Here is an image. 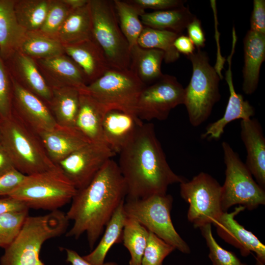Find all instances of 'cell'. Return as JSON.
I'll use <instances>...</instances> for the list:
<instances>
[{"label": "cell", "instance_id": "obj_1", "mask_svg": "<svg viewBox=\"0 0 265 265\" xmlns=\"http://www.w3.org/2000/svg\"><path fill=\"white\" fill-rule=\"evenodd\" d=\"M119 154L127 200L165 194L170 185L186 180L170 168L152 123H143Z\"/></svg>", "mask_w": 265, "mask_h": 265}, {"label": "cell", "instance_id": "obj_2", "mask_svg": "<svg viewBox=\"0 0 265 265\" xmlns=\"http://www.w3.org/2000/svg\"><path fill=\"white\" fill-rule=\"evenodd\" d=\"M126 195V185L118 164L110 159L90 183L77 190L73 197L66 213L73 225L66 236L78 239L86 233L92 249Z\"/></svg>", "mask_w": 265, "mask_h": 265}, {"label": "cell", "instance_id": "obj_3", "mask_svg": "<svg viewBox=\"0 0 265 265\" xmlns=\"http://www.w3.org/2000/svg\"><path fill=\"white\" fill-rule=\"evenodd\" d=\"M69 220L59 210L26 218L18 235L0 259V265H45L40 258L43 243L67 230Z\"/></svg>", "mask_w": 265, "mask_h": 265}, {"label": "cell", "instance_id": "obj_4", "mask_svg": "<svg viewBox=\"0 0 265 265\" xmlns=\"http://www.w3.org/2000/svg\"><path fill=\"white\" fill-rule=\"evenodd\" d=\"M0 143L14 167L25 175L54 167L37 133L17 116L0 120Z\"/></svg>", "mask_w": 265, "mask_h": 265}, {"label": "cell", "instance_id": "obj_5", "mask_svg": "<svg viewBox=\"0 0 265 265\" xmlns=\"http://www.w3.org/2000/svg\"><path fill=\"white\" fill-rule=\"evenodd\" d=\"M77 189L57 165L46 171L26 175L8 197L28 209L53 211L72 201Z\"/></svg>", "mask_w": 265, "mask_h": 265}, {"label": "cell", "instance_id": "obj_6", "mask_svg": "<svg viewBox=\"0 0 265 265\" xmlns=\"http://www.w3.org/2000/svg\"><path fill=\"white\" fill-rule=\"evenodd\" d=\"M187 57L191 62L192 73L190 81L185 88L183 105L190 124L198 127L209 118L213 106L220 99V78L210 64L206 52L197 49Z\"/></svg>", "mask_w": 265, "mask_h": 265}, {"label": "cell", "instance_id": "obj_7", "mask_svg": "<svg viewBox=\"0 0 265 265\" xmlns=\"http://www.w3.org/2000/svg\"><path fill=\"white\" fill-rule=\"evenodd\" d=\"M145 86L130 69L110 68L80 91L91 96L106 112L116 110L136 115L138 100Z\"/></svg>", "mask_w": 265, "mask_h": 265}, {"label": "cell", "instance_id": "obj_8", "mask_svg": "<svg viewBox=\"0 0 265 265\" xmlns=\"http://www.w3.org/2000/svg\"><path fill=\"white\" fill-rule=\"evenodd\" d=\"M93 38L111 68L130 69L131 48L119 26L113 1L89 0Z\"/></svg>", "mask_w": 265, "mask_h": 265}, {"label": "cell", "instance_id": "obj_9", "mask_svg": "<svg viewBox=\"0 0 265 265\" xmlns=\"http://www.w3.org/2000/svg\"><path fill=\"white\" fill-rule=\"evenodd\" d=\"M172 203L171 195L157 194L143 199L126 200L124 210L127 217L135 219L175 249L189 253V247L177 232L172 222Z\"/></svg>", "mask_w": 265, "mask_h": 265}, {"label": "cell", "instance_id": "obj_10", "mask_svg": "<svg viewBox=\"0 0 265 265\" xmlns=\"http://www.w3.org/2000/svg\"><path fill=\"white\" fill-rule=\"evenodd\" d=\"M225 180L222 186L221 206L224 212L238 204L252 210L265 204V189L253 178L252 175L238 154L226 141L222 142Z\"/></svg>", "mask_w": 265, "mask_h": 265}, {"label": "cell", "instance_id": "obj_11", "mask_svg": "<svg viewBox=\"0 0 265 265\" xmlns=\"http://www.w3.org/2000/svg\"><path fill=\"white\" fill-rule=\"evenodd\" d=\"M180 194L189 204L188 220L195 228L213 224L224 212L221 206L222 186L205 172L180 184Z\"/></svg>", "mask_w": 265, "mask_h": 265}, {"label": "cell", "instance_id": "obj_12", "mask_svg": "<svg viewBox=\"0 0 265 265\" xmlns=\"http://www.w3.org/2000/svg\"><path fill=\"white\" fill-rule=\"evenodd\" d=\"M185 88L176 78L163 75L142 90L137 104L136 114L140 120H166L177 106L183 105Z\"/></svg>", "mask_w": 265, "mask_h": 265}, {"label": "cell", "instance_id": "obj_13", "mask_svg": "<svg viewBox=\"0 0 265 265\" xmlns=\"http://www.w3.org/2000/svg\"><path fill=\"white\" fill-rule=\"evenodd\" d=\"M115 155L106 144L90 142L56 165L78 190L87 186L104 164Z\"/></svg>", "mask_w": 265, "mask_h": 265}, {"label": "cell", "instance_id": "obj_14", "mask_svg": "<svg viewBox=\"0 0 265 265\" xmlns=\"http://www.w3.org/2000/svg\"><path fill=\"white\" fill-rule=\"evenodd\" d=\"M12 81V113L36 133L55 127L57 124L49 106L40 98L21 86L13 79Z\"/></svg>", "mask_w": 265, "mask_h": 265}, {"label": "cell", "instance_id": "obj_15", "mask_svg": "<svg viewBox=\"0 0 265 265\" xmlns=\"http://www.w3.org/2000/svg\"><path fill=\"white\" fill-rule=\"evenodd\" d=\"M239 205L230 213L224 212L213 223L218 236L227 243L239 249L243 256L254 252L257 255V265H264L265 246L251 232L246 230L235 219L245 210Z\"/></svg>", "mask_w": 265, "mask_h": 265}, {"label": "cell", "instance_id": "obj_16", "mask_svg": "<svg viewBox=\"0 0 265 265\" xmlns=\"http://www.w3.org/2000/svg\"><path fill=\"white\" fill-rule=\"evenodd\" d=\"M35 61L41 74L52 89L71 87L81 90L88 85L81 68L65 53Z\"/></svg>", "mask_w": 265, "mask_h": 265}, {"label": "cell", "instance_id": "obj_17", "mask_svg": "<svg viewBox=\"0 0 265 265\" xmlns=\"http://www.w3.org/2000/svg\"><path fill=\"white\" fill-rule=\"evenodd\" d=\"M4 62L15 81L49 106L52 98V89L44 79L34 59L18 51Z\"/></svg>", "mask_w": 265, "mask_h": 265}, {"label": "cell", "instance_id": "obj_18", "mask_svg": "<svg viewBox=\"0 0 265 265\" xmlns=\"http://www.w3.org/2000/svg\"><path fill=\"white\" fill-rule=\"evenodd\" d=\"M232 48L231 53L227 61L229 67L226 72V80L227 83L230 96L228 102L222 117L218 120L209 124L201 135L203 139L217 140L219 139L224 132L225 127L230 122L238 119L248 120L255 114V109L242 96L235 91L231 70L232 58L235 52Z\"/></svg>", "mask_w": 265, "mask_h": 265}, {"label": "cell", "instance_id": "obj_19", "mask_svg": "<svg viewBox=\"0 0 265 265\" xmlns=\"http://www.w3.org/2000/svg\"><path fill=\"white\" fill-rule=\"evenodd\" d=\"M240 137L246 150L245 165L263 188L265 187V137L258 120H241Z\"/></svg>", "mask_w": 265, "mask_h": 265}, {"label": "cell", "instance_id": "obj_20", "mask_svg": "<svg viewBox=\"0 0 265 265\" xmlns=\"http://www.w3.org/2000/svg\"><path fill=\"white\" fill-rule=\"evenodd\" d=\"M51 160L57 164L90 142L75 128L57 125L37 132Z\"/></svg>", "mask_w": 265, "mask_h": 265}, {"label": "cell", "instance_id": "obj_21", "mask_svg": "<svg viewBox=\"0 0 265 265\" xmlns=\"http://www.w3.org/2000/svg\"><path fill=\"white\" fill-rule=\"evenodd\" d=\"M143 124L136 115L116 110L107 111L103 123L106 143L115 154H119L131 141Z\"/></svg>", "mask_w": 265, "mask_h": 265}, {"label": "cell", "instance_id": "obj_22", "mask_svg": "<svg viewBox=\"0 0 265 265\" xmlns=\"http://www.w3.org/2000/svg\"><path fill=\"white\" fill-rule=\"evenodd\" d=\"M64 46V53L83 71L88 84L110 68L105 54L94 38Z\"/></svg>", "mask_w": 265, "mask_h": 265}, {"label": "cell", "instance_id": "obj_23", "mask_svg": "<svg viewBox=\"0 0 265 265\" xmlns=\"http://www.w3.org/2000/svg\"><path fill=\"white\" fill-rule=\"evenodd\" d=\"M242 90L247 95L257 89L261 66L265 59V34L250 29L243 40Z\"/></svg>", "mask_w": 265, "mask_h": 265}, {"label": "cell", "instance_id": "obj_24", "mask_svg": "<svg viewBox=\"0 0 265 265\" xmlns=\"http://www.w3.org/2000/svg\"><path fill=\"white\" fill-rule=\"evenodd\" d=\"M106 112L105 108L94 98L80 90L79 108L75 128L90 142L107 145L103 130V120Z\"/></svg>", "mask_w": 265, "mask_h": 265}, {"label": "cell", "instance_id": "obj_25", "mask_svg": "<svg viewBox=\"0 0 265 265\" xmlns=\"http://www.w3.org/2000/svg\"><path fill=\"white\" fill-rule=\"evenodd\" d=\"M14 2L0 0V55L4 61L19 50L27 32L17 21Z\"/></svg>", "mask_w": 265, "mask_h": 265}, {"label": "cell", "instance_id": "obj_26", "mask_svg": "<svg viewBox=\"0 0 265 265\" xmlns=\"http://www.w3.org/2000/svg\"><path fill=\"white\" fill-rule=\"evenodd\" d=\"M57 38L63 45L75 44L93 38L89 1L86 5L71 11Z\"/></svg>", "mask_w": 265, "mask_h": 265}, {"label": "cell", "instance_id": "obj_27", "mask_svg": "<svg viewBox=\"0 0 265 265\" xmlns=\"http://www.w3.org/2000/svg\"><path fill=\"white\" fill-rule=\"evenodd\" d=\"M164 57L161 50L145 49L136 45L131 49L130 69L145 85L152 83L163 75L161 65Z\"/></svg>", "mask_w": 265, "mask_h": 265}, {"label": "cell", "instance_id": "obj_28", "mask_svg": "<svg viewBox=\"0 0 265 265\" xmlns=\"http://www.w3.org/2000/svg\"><path fill=\"white\" fill-rule=\"evenodd\" d=\"M53 96L49 105L57 125L75 128L78 115L80 90L71 87L52 89Z\"/></svg>", "mask_w": 265, "mask_h": 265}, {"label": "cell", "instance_id": "obj_29", "mask_svg": "<svg viewBox=\"0 0 265 265\" xmlns=\"http://www.w3.org/2000/svg\"><path fill=\"white\" fill-rule=\"evenodd\" d=\"M196 16L184 5L174 9L144 13L140 20L144 26L167 30L181 34Z\"/></svg>", "mask_w": 265, "mask_h": 265}, {"label": "cell", "instance_id": "obj_30", "mask_svg": "<svg viewBox=\"0 0 265 265\" xmlns=\"http://www.w3.org/2000/svg\"><path fill=\"white\" fill-rule=\"evenodd\" d=\"M123 202L106 224L104 234L97 246L83 258L93 265H103L106 255L115 243L122 241L123 230L127 215Z\"/></svg>", "mask_w": 265, "mask_h": 265}, {"label": "cell", "instance_id": "obj_31", "mask_svg": "<svg viewBox=\"0 0 265 265\" xmlns=\"http://www.w3.org/2000/svg\"><path fill=\"white\" fill-rule=\"evenodd\" d=\"M19 51L34 60L49 58L65 53L64 46L57 38L40 30L27 31Z\"/></svg>", "mask_w": 265, "mask_h": 265}, {"label": "cell", "instance_id": "obj_32", "mask_svg": "<svg viewBox=\"0 0 265 265\" xmlns=\"http://www.w3.org/2000/svg\"><path fill=\"white\" fill-rule=\"evenodd\" d=\"M120 29L130 48L137 45L138 39L144 26L140 16L145 10L129 0H113Z\"/></svg>", "mask_w": 265, "mask_h": 265}, {"label": "cell", "instance_id": "obj_33", "mask_svg": "<svg viewBox=\"0 0 265 265\" xmlns=\"http://www.w3.org/2000/svg\"><path fill=\"white\" fill-rule=\"evenodd\" d=\"M179 35L170 30L144 26L138 39L137 45L143 48L163 51L165 62L170 63L176 61L180 57V53L173 45L175 40Z\"/></svg>", "mask_w": 265, "mask_h": 265}, {"label": "cell", "instance_id": "obj_34", "mask_svg": "<svg viewBox=\"0 0 265 265\" xmlns=\"http://www.w3.org/2000/svg\"><path fill=\"white\" fill-rule=\"evenodd\" d=\"M50 0H15L14 9L20 25L26 31L39 30L45 19Z\"/></svg>", "mask_w": 265, "mask_h": 265}, {"label": "cell", "instance_id": "obj_35", "mask_svg": "<svg viewBox=\"0 0 265 265\" xmlns=\"http://www.w3.org/2000/svg\"><path fill=\"white\" fill-rule=\"evenodd\" d=\"M149 235V231L138 221L127 216L122 241L131 255L129 265H141Z\"/></svg>", "mask_w": 265, "mask_h": 265}, {"label": "cell", "instance_id": "obj_36", "mask_svg": "<svg viewBox=\"0 0 265 265\" xmlns=\"http://www.w3.org/2000/svg\"><path fill=\"white\" fill-rule=\"evenodd\" d=\"M72 10L64 0H50L45 19L39 30L57 38L60 29Z\"/></svg>", "mask_w": 265, "mask_h": 265}, {"label": "cell", "instance_id": "obj_37", "mask_svg": "<svg viewBox=\"0 0 265 265\" xmlns=\"http://www.w3.org/2000/svg\"><path fill=\"white\" fill-rule=\"evenodd\" d=\"M28 210L8 212L0 214V247L9 246L18 235Z\"/></svg>", "mask_w": 265, "mask_h": 265}, {"label": "cell", "instance_id": "obj_38", "mask_svg": "<svg viewBox=\"0 0 265 265\" xmlns=\"http://www.w3.org/2000/svg\"><path fill=\"white\" fill-rule=\"evenodd\" d=\"M200 229L210 249L209 257L213 265H241L240 260L235 254L223 249L216 241L212 236L211 224H206Z\"/></svg>", "mask_w": 265, "mask_h": 265}, {"label": "cell", "instance_id": "obj_39", "mask_svg": "<svg viewBox=\"0 0 265 265\" xmlns=\"http://www.w3.org/2000/svg\"><path fill=\"white\" fill-rule=\"evenodd\" d=\"M175 249L173 246L149 232L141 265H162L165 258Z\"/></svg>", "mask_w": 265, "mask_h": 265}, {"label": "cell", "instance_id": "obj_40", "mask_svg": "<svg viewBox=\"0 0 265 265\" xmlns=\"http://www.w3.org/2000/svg\"><path fill=\"white\" fill-rule=\"evenodd\" d=\"M13 81L3 59L0 55V120L12 114Z\"/></svg>", "mask_w": 265, "mask_h": 265}, {"label": "cell", "instance_id": "obj_41", "mask_svg": "<svg viewBox=\"0 0 265 265\" xmlns=\"http://www.w3.org/2000/svg\"><path fill=\"white\" fill-rule=\"evenodd\" d=\"M26 175L13 168L0 174V198L8 196L22 183Z\"/></svg>", "mask_w": 265, "mask_h": 265}, {"label": "cell", "instance_id": "obj_42", "mask_svg": "<svg viewBox=\"0 0 265 265\" xmlns=\"http://www.w3.org/2000/svg\"><path fill=\"white\" fill-rule=\"evenodd\" d=\"M129 1L144 10L149 8L155 10V11L180 7L184 6L186 1L182 0H131Z\"/></svg>", "mask_w": 265, "mask_h": 265}, {"label": "cell", "instance_id": "obj_43", "mask_svg": "<svg viewBox=\"0 0 265 265\" xmlns=\"http://www.w3.org/2000/svg\"><path fill=\"white\" fill-rule=\"evenodd\" d=\"M250 29L265 34V0H254L250 20Z\"/></svg>", "mask_w": 265, "mask_h": 265}, {"label": "cell", "instance_id": "obj_44", "mask_svg": "<svg viewBox=\"0 0 265 265\" xmlns=\"http://www.w3.org/2000/svg\"><path fill=\"white\" fill-rule=\"evenodd\" d=\"M188 37L197 49L204 47L206 38L201 21L195 17L186 27Z\"/></svg>", "mask_w": 265, "mask_h": 265}, {"label": "cell", "instance_id": "obj_45", "mask_svg": "<svg viewBox=\"0 0 265 265\" xmlns=\"http://www.w3.org/2000/svg\"><path fill=\"white\" fill-rule=\"evenodd\" d=\"M173 45L177 51L187 56L195 52V46L188 36L180 34L175 40Z\"/></svg>", "mask_w": 265, "mask_h": 265}, {"label": "cell", "instance_id": "obj_46", "mask_svg": "<svg viewBox=\"0 0 265 265\" xmlns=\"http://www.w3.org/2000/svg\"><path fill=\"white\" fill-rule=\"evenodd\" d=\"M28 209L23 203L10 197L0 198V214L12 211H20Z\"/></svg>", "mask_w": 265, "mask_h": 265}, {"label": "cell", "instance_id": "obj_47", "mask_svg": "<svg viewBox=\"0 0 265 265\" xmlns=\"http://www.w3.org/2000/svg\"><path fill=\"white\" fill-rule=\"evenodd\" d=\"M67 255L66 261L71 265H93L85 260L76 251L70 249H65ZM103 265H118L115 262L104 263Z\"/></svg>", "mask_w": 265, "mask_h": 265}, {"label": "cell", "instance_id": "obj_48", "mask_svg": "<svg viewBox=\"0 0 265 265\" xmlns=\"http://www.w3.org/2000/svg\"><path fill=\"white\" fill-rule=\"evenodd\" d=\"M13 168L15 167L9 156L0 143V174Z\"/></svg>", "mask_w": 265, "mask_h": 265}, {"label": "cell", "instance_id": "obj_49", "mask_svg": "<svg viewBox=\"0 0 265 265\" xmlns=\"http://www.w3.org/2000/svg\"><path fill=\"white\" fill-rule=\"evenodd\" d=\"M73 10L82 7L89 2V0H64Z\"/></svg>", "mask_w": 265, "mask_h": 265}, {"label": "cell", "instance_id": "obj_50", "mask_svg": "<svg viewBox=\"0 0 265 265\" xmlns=\"http://www.w3.org/2000/svg\"><path fill=\"white\" fill-rule=\"evenodd\" d=\"M1 142V132H0V143Z\"/></svg>", "mask_w": 265, "mask_h": 265}, {"label": "cell", "instance_id": "obj_51", "mask_svg": "<svg viewBox=\"0 0 265 265\" xmlns=\"http://www.w3.org/2000/svg\"><path fill=\"white\" fill-rule=\"evenodd\" d=\"M241 265H246L241 264Z\"/></svg>", "mask_w": 265, "mask_h": 265}]
</instances>
